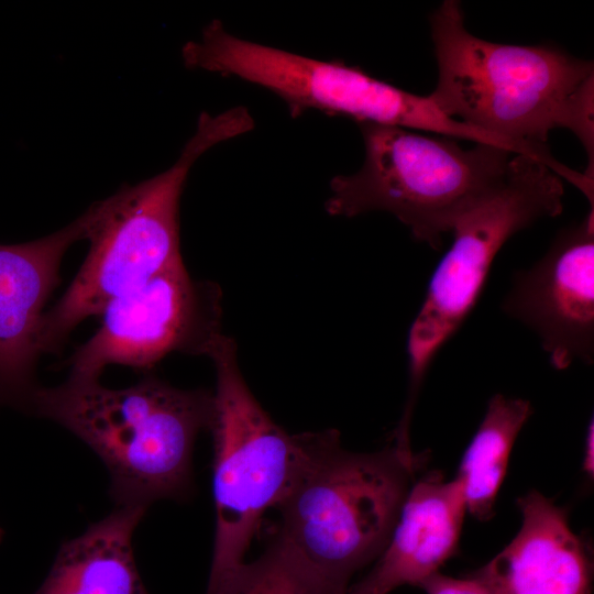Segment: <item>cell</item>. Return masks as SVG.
Listing matches in <instances>:
<instances>
[{"mask_svg": "<svg viewBox=\"0 0 594 594\" xmlns=\"http://www.w3.org/2000/svg\"><path fill=\"white\" fill-rule=\"evenodd\" d=\"M438 81L429 99L447 117L538 157L594 198V66L554 46L488 42L446 0L430 16Z\"/></svg>", "mask_w": 594, "mask_h": 594, "instance_id": "6da1fadb", "label": "cell"}, {"mask_svg": "<svg viewBox=\"0 0 594 594\" xmlns=\"http://www.w3.org/2000/svg\"><path fill=\"white\" fill-rule=\"evenodd\" d=\"M31 409L74 433L103 462L117 506L147 509L191 491L197 435L211 427L213 394L148 376L127 388L66 380L37 387Z\"/></svg>", "mask_w": 594, "mask_h": 594, "instance_id": "7a4b0ae2", "label": "cell"}, {"mask_svg": "<svg viewBox=\"0 0 594 594\" xmlns=\"http://www.w3.org/2000/svg\"><path fill=\"white\" fill-rule=\"evenodd\" d=\"M422 460L395 443L351 452L337 430L318 431L302 471L276 506L277 536L345 594L355 572L385 550Z\"/></svg>", "mask_w": 594, "mask_h": 594, "instance_id": "3957f363", "label": "cell"}, {"mask_svg": "<svg viewBox=\"0 0 594 594\" xmlns=\"http://www.w3.org/2000/svg\"><path fill=\"white\" fill-rule=\"evenodd\" d=\"M365 147L362 167L330 182L326 211L355 217L387 211L413 237L442 246L460 215L505 174L513 151L484 143L464 150L452 139L408 129L359 123Z\"/></svg>", "mask_w": 594, "mask_h": 594, "instance_id": "277c9868", "label": "cell"}, {"mask_svg": "<svg viewBox=\"0 0 594 594\" xmlns=\"http://www.w3.org/2000/svg\"><path fill=\"white\" fill-rule=\"evenodd\" d=\"M199 156L186 143L172 167L124 186L81 215L89 250L66 292L43 315L40 354L57 353L80 322L99 316L111 300L184 264L179 201Z\"/></svg>", "mask_w": 594, "mask_h": 594, "instance_id": "5b68a950", "label": "cell"}, {"mask_svg": "<svg viewBox=\"0 0 594 594\" xmlns=\"http://www.w3.org/2000/svg\"><path fill=\"white\" fill-rule=\"evenodd\" d=\"M216 369L213 496L216 534L209 582L243 562L261 517L287 495L317 432L290 435L256 400L240 371L237 344L222 334L207 355Z\"/></svg>", "mask_w": 594, "mask_h": 594, "instance_id": "8992f818", "label": "cell"}, {"mask_svg": "<svg viewBox=\"0 0 594 594\" xmlns=\"http://www.w3.org/2000/svg\"><path fill=\"white\" fill-rule=\"evenodd\" d=\"M562 178L539 158L514 154L505 174L452 226L453 242L432 273L407 338L409 425L427 371L476 305L493 261L517 232L563 210Z\"/></svg>", "mask_w": 594, "mask_h": 594, "instance_id": "52a82bcc", "label": "cell"}, {"mask_svg": "<svg viewBox=\"0 0 594 594\" xmlns=\"http://www.w3.org/2000/svg\"><path fill=\"white\" fill-rule=\"evenodd\" d=\"M186 67L234 76L278 96L292 118L308 110L358 123L417 129L437 135L510 148L505 140L443 114L428 96L397 88L341 61H319L239 38L212 20L199 40L184 44Z\"/></svg>", "mask_w": 594, "mask_h": 594, "instance_id": "ba28073f", "label": "cell"}, {"mask_svg": "<svg viewBox=\"0 0 594 594\" xmlns=\"http://www.w3.org/2000/svg\"><path fill=\"white\" fill-rule=\"evenodd\" d=\"M101 324L68 361L76 382L99 381L108 365L145 370L172 352L208 355L221 332V293L184 264L111 300Z\"/></svg>", "mask_w": 594, "mask_h": 594, "instance_id": "9c48e42d", "label": "cell"}, {"mask_svg": "<svg viewBox=\"0 0 594 594\" xmlns=\"http://www.w3.org/2000/svg\"><path fill=\"white\" fill-rule=\"evenodd\" d=\"M502 310L539 339L551 365L594 360V208L559 232L546 254L517 271Z\"/></svg>", "mask_w": 594, "mask_h": 594, "instance_id": "30bf717a", "label": "cell"}, {"mask_svg": "<svg viewBox=\"0 0 594 594\" xmlns=\"http://www.w3.org/2000/svg\"><path fill=\"white\" fill-rule=\"evenodd\" d=\"M82 239L80 216L44 238L0 244V397L30 406L43 308L59 283L63 256Z\"/></svg>", "mask_w": 594, "mask_h": 594, "instance_id": "8fae6325", "label": "cell"}, {"mask_svg": "<svg viewBox=\"0 0 594 594\" xmlns=\"http://www.w3.org/2000/svg\"><path fill=\"white\" fill-rule=\"evenodd\" d=\"M518 506V534L472 576L492 594H590L591 561L565 510L536 491Z\"/></svg>", "mask_w": 594, "mask_h": 594, "instance_id": "7c38bea8", "label": "cell"}, {"mask_svg": "<svg viewBox=\"0 0 594 594\" xmlns=\"http://www.w3.org/2000/svg\"><path fill=\"white\" fill-rule=\"evenodd\" d=\"M465 504L455 480L430 473L408 492L392 537L360 583L369 594L418 586L455 553Z\"/></svg>", "mask_w": 594, "mask_h": 594, "instance_id": "4fadbf2b", "label": "cell"}, {"mask_svg": "<svg viewBox=\"0 0 594 594\" xmlns=\"http://www.w3.org/2000/svg\"><path fill=\"white\" fill-rule=\"evenodd\" d=\"M146 508L117 506L82 535L63 543L33 594H150L134 559L132 538Z\"/></svg>", "mask_w": 594, "mask_h": 594, "instance_id": "5bb4252c", "label": "cell"}, {"mask_svg": "<svg viewBox=\"0 0 594 594\" xmlns=\"http://www.w3.org/2000/svg\"><path fill=\"white\" fill-rule=\"evenodd\" d=\"M532 413L528 400L494 395L462 458L454 479L465 509L480 520L492 518L514 442Z\"/></svg>", "mask_w": 594, "mask_h": 594, "instance_id": "9a60e30c", "label": "cell"}, {"mask_svg": "<svg viewBox=\"0 0 594 594\" xmlns=\"http://www.w3.org/2000/svg\"><path fill=\"white\" fill-rule=\"evenodd\" d=\"M206 594H341L277 535L252 562L208 583Z\"/></svg>", "mask_w": 594, "mask_h": 594, "instance_id": "2e32d148", "label": "cell"}, {"mask_svg": "<svg viewBox=\"0 0 594 594\" xmlns=\"http://www.w3.org/2000/svg\"><path fill=\"white\" fill-rule=\"evenodd\" d=\"M427 594H492L477 579H454L436 572L419 585Z\"/></svg>", "mask_w": 594, "mask_h": 594, "instance_id": "e0dca14e", "label": "cell"}, {"mask_svg": "<svg viewBox=\"0 0 594 594\" xmlns=\"http://www.w3.org/2000/svg\"><path fill=\"white\" fill-rule=\"evenodd\" d=\"M593 433H594V429H593V420H591L590 425H588V428H587V433H586V441H585V457H584V462H583V470L587 473V475H591L593 476V469H594V463H593Z\"/></svg>", "mask_w": 594, "mask_h": 594, "instance_id": "ac0fdd59", "label": "cell"}, {"mask_svg": "<svg viewBox=\"0 0 594 594\" xmlns=\"http://www.w3.org/2000/svg\"><path fill=\"white\" fill-rule=\"evenodd\" d=\"M345 594H367V593L363 590V587L359 583H355L354 585L348 588Z\"/></svg>", "mask_w": 594, "mask_h": 594, "instance_id": "d6986e66", "label": "cell"}, {"mask_svg": "<svg viewBox=\"0 0 594 594\" xmlns=\"http://www.w3.org/2000/svg\"><path fill=\"white\" fill-rule=\"evenodd\" d=\"M1 535H2V534H1V530H0V539H1Z\"/></svg>", "mask_w": 594, "mask_h": 594, "instance_id": "ffe728a7", "label": "cell"}]
</instances>
